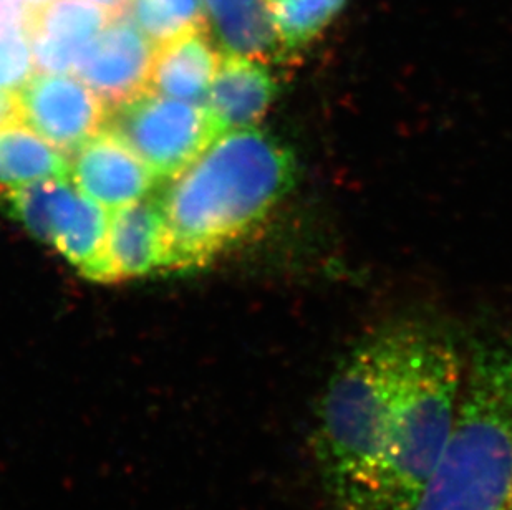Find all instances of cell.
I'll return each mask as SVG.
<instances>
[{"label": "cell", "mask_w": 512, "mask_h": 510, "mask_svg": "<svg viewBox=\"0 0 512 510\" xmlns=\"http://www.w3.org/2000/svg\"><path fill=\"white\" fill-rule=\"evenodd\" d=\"M68 163L72 183L110 212L145 198L155 184L151 169L107 128L83 143Z\"/></svg>", "instance_id": "ba28073f"}, {"label": "cell", "mask_w": 512, "mask_h": 510, "mask_svg": "<svg viewBox=\"0 0 512 510\" xmlns=\"http://www.w3.org/2000/svg\"><path fill=\"white\" fill-rule=\"evenodd\" d=\"M166 227L160 201L140 199L113 211L97 282H118L165 269Z\"/></svg>", "instance_id": "30bf717a"}, {"label": "cell", "mask_w": 512, "mask_h": 510, "mask_svg": "<svg viewBox=\"0 0 512 510\" xmlns=\"http://www.w3.org/2000/svg\"><path fill=\"white\" fill-rule=\"evenodd\" d=\"M203 4L209 29L224 53L262 62L284 57L267 0H203Z\"/></svg>", "instance_id": "4fadbf2b"}, {"label": "cell", "mask_w": 512, "mask_h": 510, "mask_svg": "<svg viewBox=\"0 0 512 510\" xmlns=\"http://www.w3.org/2000/svg\"><path fill=\"white\" fill-rule=\"evenodd\" d=\"M223 53L209 40L208 27L194 29L155 49L148 92L206 105Z\"/></svg>", "instance_id": "7c38bea8"}, {"label": "cell", "mask_w": 512, "mask_h": 510, "mask_svg": "<svg viewBox=\"0 0 512 510\" xmlns=\"http://www.w3.org/2000/svg\"><path fill=\"white\" fill-rule=\"evenodd\" d=\"M295 159L259 128L219 136L171 179L160 201L166 270L206 267L271 216L295 183Z\"/></svg>", "instance_id": "7a4b0ae2"}, {"label": "cell", "mask_w": 512, "mask_h": 510, "mask_svg": "<svg viewBox=\"0 0 512 510\" xmlns=\"http://www.w3.org/2000/svg\"><path fill=\"white\" fill-rule=\"evenodd\" d=\"M17 98L22 123L68 159L107 123L108 106L73 75L34 73Z\"/></svg>", "instance_id": "8992f818"}, {"label": "cell", "mask_w": 512, "mask_h": 510, "mask_svg": "<svg viewBox=\"0 0 512 510\" xmlns=\"http://www.w3.org/2000/svg\"><path fill=\"white\" fill-rule=\"evenodd\" d=\"M276 97V80L262 60L224 53L206 108L223 133L256 128Z\"/></svg>", "instance_id": "8fae6325"}, {"label": "cell", "mask_w": 512, "mask_h": 510, "mask_svg": "<svg viewBox=\"0 0 512 510\" xmlns=\"http://www.w3.org/2000/svg\"><path fill=\"white\" fill-rule=\"evenodd\" d=\"M345 4L347 0H267L282 53H297L319 39Z\"/></svg>", "instance_id": "9a60e30c"}, {"label": "cell", "mask_w": 512, "mask_h": 510, "mask_svg": "<svg viewBox=\"0 0 512 510\" xmlns=\"http://www.w3.org/2000/svg\"><path fill=\"white\" fill-rule=\"evenodd\" d=\"M155 45L126 14L113 15L78 60L73 77L110 106L146 92Z\"/></svg>", "instance_id": "52a82bcc"}, {"label": "cell", "mask_w": 512, "mask_h": 510, "mask_svg": "<svg viewBox=\"0 0 512 510\" xmlns=\"http://www.w3.org/2000/svg\"><path fill=\"white\" fill-rule=\"evenodd\" d=\"M0 204L40 241L95 279L107 244L110 211L87 198L70 178H50L0 196Z\"/></svg>", "instance_id": "5b68a950"}, {"label": "cell", "mask_w": 512, "mask_h": 510, "mask_svg": "<svg viewBox=\"0 0 512 510\" xmlns=\"http://www.w3.org/2000/svg\"><path fill=\"white\" fill-rule=\"evenodd\" d=\"M126 15L156 47L208 27L203 0H130Z\"/></svg>", "instance_id": "2e32d148"}, {"label": "cell", "mask_w": 512, "mask_h": 510, "mask_svg": "<svg viewBox=\"0 0 512 510\" xmlns=\"http://www.w3.org/2000/svg\"><path fill=\"white\" fill-rule=\"evenodd\" d=\"M90 2L98 5V7H102V9L107 10L112 15H120L125 14L130 0H90Z\"/></svg>", "instance_id": "d6986e66"}, {"label": "cell", "mask_w": 512, "mask_h": 510, "mask_svg": "<svg viewBox=\"0 0 512 510\" xmlns=\"http://www.w3.org/2000/svg\"><path fill=\"white\" fill-rule=\"evenodd\" d=\"M50 178H70V163L19 121L0 128V196Z\"/></svg>", "instance_id": "5bb4252c"}, {"label": "cell", "mask_w": 512, "mask_h": 510, "mask_svg": "<svg viewBox=\"0 0 512 510\" xmlns=\"http://www.w3.org/2000/svg\"><path fill=\"white\" fill-rule=\"evenodd\" d=\"M27 22H0V88L17 92L34 75Z\"/></svg>", "instance_id": "e0dca14e"}, {"label": "cell", "mask_w": 512, "mask_h": 510, "mask_svg": "<svg viewBox=\"0 0 512 510\" xmlns=\"http://www.w3.org/2000/svg\"><path fill=\"white\" fill-rule=\"evenodd\" d=\"M112 17L90 0H50L29 9L27 29L35 68L72 75L83 52Z\"/></svg>", "instance_id": "9c48e42d"}, {"label": "cell", "mask_w": 512, "mask_h": 510, "mask_svg": "<svg viewBox=\"0 0 512 510\" xmlns=\"http://www.w3.org/2000/svg\"><path fill=\"white\" fill-rule=\"evenodd\" d=\"M508 510H512V491H511V497H509Z\"/></svg>", "instance_id": "44dd1931"}, {"label": "cell", "mask_w": 512, "mask_h": 510, "mask_svg": "<svg viewBox=\"0 0 512 510\" xmlns=\"http://www.w3.org/2000/svg\"><path fill=\"white\" fill-rule=\"evenodd\" d=\"M105 128L161 179L179 176L224 135L206 105L148 90L110 106Z\"/></svg>", "instance_id": "277c9868"}, {"label": "cell", "mask_w": 512, "mask_h": 510, "mask_svg": "<svg viewBox=\"0 0 512 510\" xmlns=\"http://www.w3.org/2000/svg\"><path fill=\"white\" fill-rule=\"evenodd\" d=\"M25 5H27V9H35V7H40V5L49 4L50 0H24Z\"/></svg>", "instance_id": "ffe728a7"}, {"label": "cell", "mask_w": 512, "mask_h": 510, "mask_svg": "<svg viewBox=\"0 0 512 510\" xmlns=\"http://www.w3.org/2000/svg\"><path fill=\"white\" fill-rule=\"evenodd\" d=\"M463 383L453 342L421 325H395L353 348L315 413L329 509H413L450 441Z\"/></svg>", "instance_id": "6da1fadb"}, {"label": "cell", "mask_w": 512, "mask_h": 510, "mask_svg": "<svg viewBox=\"0 0 512 510\" xmlns=\"http://www.w3.org/2000/svg\"><path fill=\"white\" fill-rule=\"evenodd\" d=\"M20 120V106L17 92L0 88V128L14 125Z\"/></svg>", "instance_id": "ac0fdd59"}, {"label": "cell", "mask_w": 512, "mask_h": 510, "mask_svg": "<svg viewBox=\"0 0 512 510\" xmlns=\"http://www.w3.org/2000/svg\"><path fill=\"white\" fill-rule=\"evenodd\" d=\"M512 353L483 350L464 376L450 441L411 510H508Z\"/></svg>", "instance_id": "3957f363"}]
</instances>
